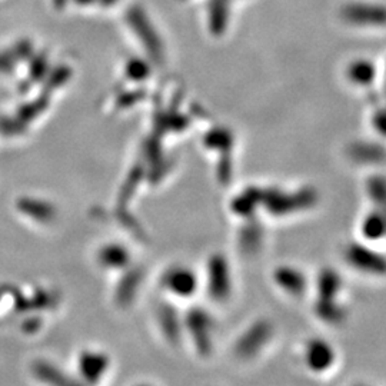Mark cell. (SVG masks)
Masks as SVG:
<instances>
[{"instance_id": "6da1fadb", "label": "cell", "mask_w": 386, "mask_h": 386, "mask_svg": "<svg viewBox=\"0 0 386 386\" xmlns=\"http://www.w3.org/2000/svg\"><path fill=\"white\" fill-rule=\"evenodd\" d=\"M341 18L356 28H385L386 6L366 0H355L342 6Z\"/></svg>"}, {"instance_id": "7a4b0ae2", "label": "cell", "mask_w": 386, "mask_h": 386, "mask_svg": "<svg viewBox=\"0 0 386 386\" xmlns=\"http://www.w3.org/2000/svg\"><path fill=\"white\" fill-rule=\"evenodd\" d=\"M262 200L272 213H288L298 209H305L306 206L312 205V202L315 200V195L313 192L306 191H301V193L298 192L294 195L272 191L267 196L262 195Z\"/></svg>"}, {"instance_id": "3957f363", "label": "cell", "mask_w": 386, "mask_h": 386, "mask_svg": "<svg viewBox=\"0 0 386 386\" xmlns=\"http://www.w3.org/2000/svg\"><path fill=\"white\" fill-rule=\"evenodd\" d=\"M346 260L354 267L365 273H370V275L386 273V258L362 245H351L346 249Z\"/></svg>"}, {"instance_id": "277c9868", "label": "cell", "mask_w": 386, "mask_h": 386, "mask_svg": "<svg viewBox=\"0 0 386 386\" xmlns=\"http://www.w3.org/2000/svg\"><path fill=\"white\" fill-rule=\"evenodd\" d=\"M128 25L131 29L135 30L136 36L140 40H147V49L149 50H160L162 49V43H160V37L156 33V28L153 26L152 20L146 16V13L140 9V8H131L128 16H126Z\"/></svg>"}, {"instance_id": "5b68a950", "label": "cell", "mask_w": 386, "mask_h": 386, "mask_svg": "<svg viewBox=\"0 0 386 386\" xmlns=\"http://www.w3.org/2000/svg\"><path fill=\"white\" fill-rule=\"evenodd\" d=\"M269 335H270V327L265 322L255 323L239 339L236 345L238 354L245 358H251L256 355L258 351H260L266 345Z\"/></svg>"}, {"instance_id": "8992f818", "label": "cell", "mask_w": 386, "mask_h": 386, "mask_svg": "<svg viewBox=\"0 0 386 386\" xmlns=\"http://www.w3.org/2000/svg\"><path fill=\"white\" fill-rule=\"evenodd\" d=\"M209 287L213 296L217 299H225L231 292V275L229 267L222 258H216L210 262L209 270Z\"/></svg>"}, {"instance_id": "52a82bcc", "label": "cell", "mask_w": 386, "mask_h": 386, "mask_svg": "<svg viewBox=\"0 0 386 386\" xmlns=\"http://www.w3.org/2000/svg\"><path fill=\"white\" fill-rule=\"evenodd\" d=\"M164 287L176 296H191L196 289V278L192 270L175 267L164 277Z\"/></svg>"}, {"instance_id": "ba28073f", "label": "cell", "mask_w": 386, "mask_h": 386, "mask_svg": "<svg viewBox=\"0 0 386 386\" xmlns=\"http://www.w3.org/2000/svg\"><path fill=\"white\" fill-rule=\"evenodd\" d=\"M334 359H335L334 349L330 348L329 344L320 339H315L306 346L305 361L312 370H316V372L326 370L330 365L334 363Z\"/></svg>"}, {"instance_id": "9c48e42d", "label": "cell", "mask_w": 386, "mask_h": 386, "mask_svg": "<svg viewBox=\"0 0 386 386\" xmlns=\"http://www.w3.org/2000/svg\"><path fill=\"white\" fill-rule=\"evenodd\" d=\"M232 0H209L207 4V25L213 35L225 33L231 19Z\"/></svg>"}, {"instance_id": "30bf717a", "label": "cell", "mask_w": 386, "mask_h": 386, "mask_svg": "<svg viewBox=\"0 0 386 386\" xmlns=\"http://www.w3.org/2000/svg\"><path fill=\"white\" fill-rule=\"evenodd\" d=\"M378 69L375 64L366 58L352 61L346 68V78L356 86H369L375 82Z\"/></svg>"}, {"instance_id": "8fae6325", "label": "cell", "mask_w": 386, "mask_h": 386, "mask_svg": "<svg viewBox=\"0 0 386 386\" xmlns=\"http://www.w3.org/2000/svg\"><path fill=\"white\" fill-rule=\"evenodd\" d=\"M275 281L287 292L292 295H299L306 288V279L303 275L294 267H279L275 273Z\"/></svg>"}, {"instance_id": "7c38bea8", "label": "cell", "mask_w": 386, "mask_h": 386, "mask_svg": "<svg viewBox=\"0 0 386 386\" xmlns=\"http://www.w3.org/2000/svg\"><path fill=\"white\" fill-rule=\"evenodd\" d=\"M362 234L366 239L378 241L386 235V217L379 210L369 213L362 222Z\"/></svg>"}, {"instance_id": "4fadbf2b", "label": "cell", "mask_w": 386, "mask_h": 386, "mask_svg": "<svg viewBox=\"0 0 386 386\" xmlns=\"http://www.w3.org/2000/svg\"><path fill=\"white\" fill-rule=\"evenodd\" d=\"M341 289V278L334 270H323L318 279V291L320 299L332 301Z\"/></svg>"}, {"instance_id": "5bb4252c", "label": "cell", "mask_w": 386, "mask_h": 386, "mask_svg": "<svg viewBox=\"0 0 386 386\" xmlns=\"http://www.w3.org/2000/svg\"><path fill=\"white\" fill-rule=\"evenodd\" d=\"M373 125L380 133H383L386 136V109L379 110V112L375 115Z\"/></svg>"}, {"instance_id": "9a60e30c", "label": "cell", "mask_w": 386, "mask_h": 386, "mask_svg": "<svg viewBox=\"0 0 386 386\" xmlns=\"http://www.w3.org/2000/svg\"><path fill=\"white\" fill-rule=\"evenodd\" d=\"M119 4V0H97V5L103 8H114Z\"/></svg>"}, {"instance_id": "2e32d148", "label": "cell", "mask_w": 386, "mask_h": 386, "mask_svg": "<svg viewBox=\"0 0 386 386\" xmlns=\"http://www.w3.org/2000/svg\"><path fill=\"white\" fill-rule=\"evenodd\" d=\"M68 2V0H54V5L56 6H61V5H65Z\"/></svg>"}, {"instance_id": "e0dca14e", "label": "cell", "mask_w": 386, "mask_h": 386, "mask_svg": "<svg viewBox=\"0 0 386 386\" xmlns=\"http://www.w3.org/2000/svg\"><path fill=\"white\" fill-rule=\"evenodd\" d=\"M385 71H386V65H385Z\"/></svg>"}]
</instances>
